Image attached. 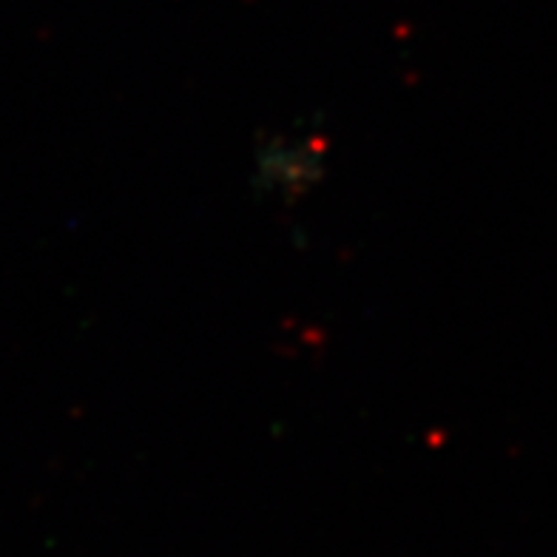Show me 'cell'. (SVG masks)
Wrapping results in <instances>:
<instances>
[{
    "label": "cell",
    "instance_id": "obj_1",
    "mask_svg": "<svg viewBox=\"0 0 557 557\" xmlns=\"http://www.w3.org/2000/svg\"><path fill=\"white\" fill-rule=\"evenodd\" d=\"M253 183L259 197H308L327 174V148L308 134H273L253 151Z\"/></svg>",
    "mask_w": 557,
    "mask_h": 557
}]
</instances>
